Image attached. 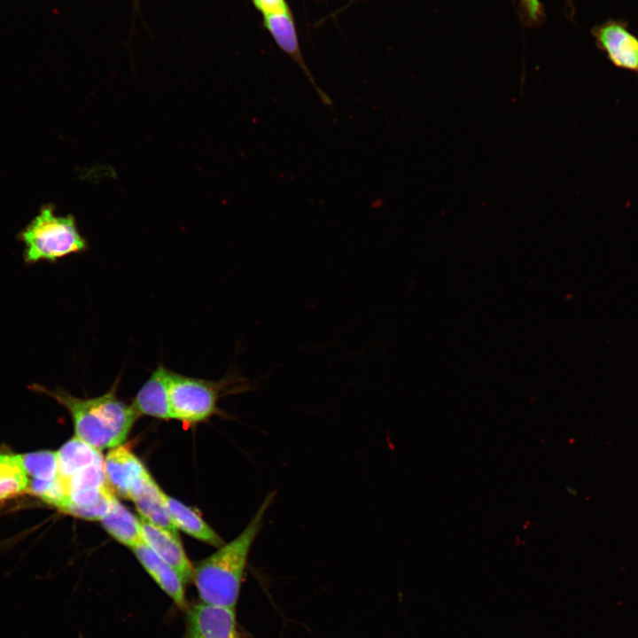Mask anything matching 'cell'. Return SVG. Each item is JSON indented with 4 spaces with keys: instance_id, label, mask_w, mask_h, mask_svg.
<instances>
[{
    "instance_id": "cell-1",
    "label": "cell",
    "mask_w": 638,
    "mask_h": 638,
    "mask_svg": "<svg viewBox=\"0 0 638 638\" xmlns=\"http://www.w3.org/2000/svg\"><path fill=\"white\" fill-rule=\"evenodd\" d=\"M276 491L270 492L245 528L232 541L193 567L192 580L203 603L235 609L253 543L258 536Z\"/></svg>"
},
{
    "instance_id": "cell-13",
    "label": "cell",
    "mask_w": 638,
    "mask_h": 638,
    "mask_svg": "<svg viewBox=\"0 0 638 638\" xmlns=\"http://www.w3.org/2000/svg\"><path fill=\"white\" fill-rule=\"evenodd\" d=\"M171 520L177 530L217 548L224 544L223 540L191 508L180 501L164 494Z\"/></svg>"
},
{
    "instance_id": "cell-16",
    "label": "cell",
    "mask_w": 638,
    "mask_h": 638,
    "mask_svg": "<svg viewBox=\"0 0 638 638\" xmlns=\"http://www.w3.org/2000/svg\"><path fill=\"white\" fill-rule=\"evenodd\" d=\"M28 486L21 455L0 454V502L27 492Z\"/></svg>"
},
{
    "instance_id": "cell-19",
    "label": "cell",
    "mask_w": 638,
    "mask_h": 638,
    "mask_svg": "<svg viewBox=\"0 0 638 638\" xmlns=\"http://www.w3.org/2000/svg\"><path fill=\"white\" fill-rule=\"evenodd\" d=\"M528 16L537 20L541 14V6L538 0H520Z\"/></svg>"
},
{
    "instance_id": "cell-6",
    "label": "cell",
    "mask_w": 638,
    "mask_h": 638,
    "mask_svg": "<svg viewBox=\"0 0 638 638\" xmlns=\"http://www.w3.org/2000/svg\"><path fill=\"white\" fill-rule=\"evenodd\" d=\"M591 35L596 48L613 66L638 76V36L626 20L609 18L594 26Z\"/></svg>"
},
{
    "instance_id": "cell-9",
    "label": "cell",
    "mask_w": 638,
    "mask_h": 638,
    "mask_svg": "<svg viewBox=\"0 0 638 638\" xmlns=\"http://www.w3.org/2000/svg\"><path fill=\"white\" fill-rule=\"evenodd\" d=\"M143 541L172 566L186 584L192 578L193 567L176 537L167 530L139 517Z\"/></svg>"
},
{
    "instance_id": "cell-7",
    "label": "cell",
    "mask_w": 638,
    "mask_h": 638,
    "mask_svg": "<svg viewBox=\"0 0 638 638\" xmlns=\"http://www.w3.org/2000/svg\"><path fill=\"white\" fill-rule=\"evenodd\" d=\"M185 638H240L235 609L195 604L188 611Z\"/></svg>"
},
{
    "instance_id": "cell-11",
    "label": "cell",
    "mask_w": 638,
    "mask_h": 638,
    "mask_svg": "<svg viewBox=\"0 0 638 638\" xmlns=\"http://www.w3.org/2000/svg\"><path fill=\"white\" fill-rule=\"evenodd\" d=\"M104 468L109 486L123 498H128L132 483L146 470L130 448L122 444L108 451Z\"/></svg>"
},
{
    "instance_id": "cell-4",
    "label": "cell",
    "mask_w": 638,
    "mask_h": 638,
    "mask_svg": "<svg viewBox=\"0 0 638 638\" xmlns=\"http://www.w3.org/2000/svg\"><path fill=\"white\" fill-rule=\"evenodd\" d=\"M249 389L247 379L236 372L210 381L170 370L168 400L172 419L189 424L203 422L218 412L217 402L222 395Z\"/></svg>"
},
{
    "instance_id": "cell-18",
    "label": "cell",
    "mask_w": 638,
    "mask_h": 638,
    "mask_svg": "<svg viewBox=\"0 0 638 638\" xmlns=\"http://www.w3.org/2000/svg\"><path fill=\"white\" fill-rule=\"evenodd\" d=\"M255 8L262 15L290 12L289 6L285 0H252Z\"/></svg>"
},
{
    "instance_id": "cell-17",
    "label": "cell",
    "mask_w": 638,
    "mask_h": 638,
    "mask_svg": "<svg viewBox=\"0 0 638 638\" xmlns=\"http://www.w3.org/2000/svg\"><path fill=\"white\" fill-rule=\"evenodd\" d=\"M27 474L31 479L50 481L58 476L57 452L43 450L21 455Z\"/></svg>"
},
{
    "instance_id": "cell-15",
    "label": "cell",
    "mask_w": 638,
    "mask_h": 638,
    "mask_svg": "<svg viewBox=\"0 0 638 638\" xmlns=\"http://www.w3.org/2000/svg\"><path fill=\"white\" fill-rule=\"evenodd\" d=\"M57 457L58 473L66 482L77 471L91 464L104 463L100 450L76 436L67 440L57 451Z\"/></svg>"
},
{
    "instance_id": "cell-2",
    "label": "cell",
    "mask_w": 638,
    "mask_h": 638,
    "mask_svg": "<svg viewBox=\"0 0 638 638\" xmlns=\"http://www.w3.org/2000/svg\"><path fill=\"white\" fill-rule=\"evenodd\" d=\"M118 385L119 378L107 393L92 398H78L64 389L50 390L38 384L30 388L63 406L72 417L75 436L103 450L121 445L140 416L131 405L118 398Z\"/></svg>"
},
{
    "instance_id": "cell-8",
    "label": "cell",
    "mask_w": 638,
    "mask_h": 638,
    "mask_svg": "<svg viewBox=\"0 0 638 638\" xmlns=\"http://www.w3.org/2000/svg\"><path fill=\"white\" fill-rule=\"evenodd\" d=\"M164 494L150 472L145 470L132 483L128 499L134 502L141 517L179 537L171 520Z\"/></svg>"
},
{
    "instance_id": "cell-12",
    "label": "cell",
    "mask_w": 638,
    "mask_h": 638,
    "mask_svg": "<svg viewBox=\"0 0 638 638\" xmlns=\"http://www.w3.org/2000/svg\"><path fill=\"white\" fill-rule=\"evenodd\" d=\"M138 562L159 587L181 609L186 607L184 583L175 570L144 541L131 549Z\"/></svg>"
},
{
    "instance_id": "cell-5",
    "label": "cell",
    "mask_w": 638,
    "mask_h": 638,
    "mask_svg": "<svg viewBox=\"0 0 638 638\" xmlns=\"http://www.w3.org/2000/svg\"><path fill=\"white\" fill-rule=\"evenodd\" d=\"M67 483L70 500L65 513L87 520H100L115 495L107 483L104 463L77 471Z\"/></svg>"
},
{
    "instance_id": "cell-10",
    "label": "cell",
    "mask_w": 638,
    "mask_h": 638,
    "mask_svg": "<svg viewBox=\"0 0 638 638\" xmlns=\"http://www.w3.org/2000/svg\"><path fill=\"white\" fill-rule=\"evenodd\" d=\"M169 373L170 370L159 364L137 392L130 405L139 416L172 419L168 400Z\"/></svg>"
},
{
    "instance_id": "cell-3",
    "label": "cell",
    "mask_w": 638,
    "mask_h": 638,
    "mask_svg": "<svg viewBox=\"0 0 638 638\" xmlns=\"http://www.w3.org/2000/svg\"><path fill=\"white\" fill-rule=\"evenodd\" d=\"M18 239L24 245L23 260L27 265L41 261L54 263L88 248L74 216L58 215L50 205L41 207L19 232Z\"/></svg>"
},
{
    "instance_id": "cell-14",
    "label": "cell",
    "mask_w": 638,
    "mask_h": 638,
    "mask_svg": "<svg viewBox=\"0 0 638 638\" xmlns=\"http://www.w3.org/2000/svg\"><path fill=\"white\" fill-rule=\"evenodd\" d=\"M100 522L113 539L130 549L143 541L139 518L121 503L116 495Z\"/></svg>"
}]
</instances>
